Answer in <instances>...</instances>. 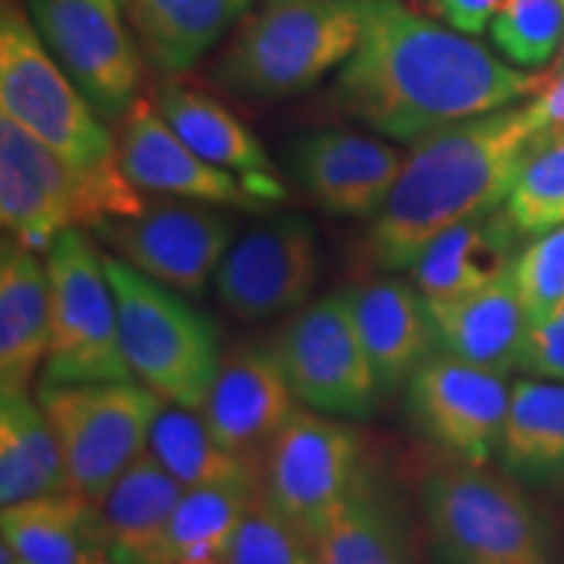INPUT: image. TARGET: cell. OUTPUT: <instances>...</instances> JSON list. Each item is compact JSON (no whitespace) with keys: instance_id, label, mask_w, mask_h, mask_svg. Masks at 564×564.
<instances>
[{"instance_id":"cell-34","label":"cell","mask_w":564,"mask_h":564,"mask_svg":"<svg viewBox=\"0 0 564 564\" xmlns=\"http://www.w3.org/2000/svg\"><path fill=\"white\" fill-rule=\"evenodd\" d=\"M514 282L528 324L544 322L564 306V225L535 236L514 259Z\"/></svg>"},{"instance_id":"cell-28","label":"cell","mask_w":564,"mask_h":564,"mask_svg":"<svg viewBox=\"0 0 564 564\" xmlns=\"http://www.w3.org/2000/svg\"><path fill=\"white\" fill-rule=\"evenodd\" d=\"M499 455L507 474L523 481L564 484V382H514Z\"/></svg>"},{"instance_id":"cell-15","label":"cell","mask_w":564,"mask_h":564,"mask_svg":"<svg viewBox=\"0 0 564 564\" xmlns=\"http://www.w3.org/2000/svg\"><path fill=\"white\" fill-rule=\"evenodd\" d=\"M403 158L384 141L358 131L303 133L288 150V171L316 207L333 217H377Z\"/></svg>"},{"instance_id":"cell-36","label":"cell","mask_w":564,"mask_h":564,"mask_svg":"<svg viewBox=\"0 0 564 564\" xmlns=\"http://www.w3.org/2000/svg\"><path fill=\"white\" fill-rule=\"evenodd\" d=\"M449 26L463 34H481L505 0H429Z\"/></svg>"},{"instance_id":"cell-2","label":"cell","mask_w":564,"mask_h":564,"mask_svg":"<svg viewBox=\"0 0 564 564\" xmlns=\"http://www.w3.org/2000/svg\"><path fill=\"white\" fill-rule=\"evenodd\" d=\"M531 102L449 123L413 141L369 232L371 262L411 270L419 253L453 225L502 207L539 141Z\"/></svg>"},{"instance_id":"cell-25","label":"cell","mask_w":564,"mask_h":564,"mask_svg":"<svg viewBox=\"0 0 564 564\" xmlns=\"http://www.w3.org/2000/svg\"><path fill=\"white\" fill-rule=\"evenodd\" d=\"M251 11V0H126L139 51L162 74L194 68Z\"/></svg>"},{"instance_id":"cell-16","label":"cell","mask_w":564,"mask_h":564,"mask_svg":"<svg viewBox=\"0 0 564 564\" xmlns=\"http://www.w3.org/2000/svg\"><path fill=\"white\" fill-rule=\"evenodd\" d=\"M295 403L274 348H241L220 364L199 413L225 449L259 468Z\"/></svg>"},{"instance_id":"cell-29","label":"cell","mask_w":564,"mask_h":564,"mask_svg":"<svg viewBox=\"0 0 564 564\" xmlns=\"http://www.w3.org/2000/svg\"><path fill=\"white\" fill-rule=\"evenodd\" d=\"M259 481L186 489L162 544L160 564L225 560L232 535L249 510Z\"/></svg>"},{"instance_id":"cell-9","label":"cell","mask_w":564,"mask_h":564,"mask_svg":"<svg viewBox=\"0 0 564 564\" xmlns=\"http://www.w3.org/2000/svg\"><path fill=\"white\" fill-rule=\"evenodd\" d=\"M295 400L327 415L366 419L373 413L379 384L352 308V291L306 303L274 345Z\"/></svg>"},{"instance_id":"cell-26","label":"cell","mask_w":564,"mask_h":564,"mask_svg":"<svg viewBox=\"0 0 564 564\" xmlns=\"http://www.w3.org/2000/svg\"><path fill=\"white\" fill-rule=\"evenodd\" d=\"M0 533L24 564H97L108 560L100 507L74 491L3 507Z\"/></svg>"},{"instance_id":"cell-19","label":"cell","mask_w":564,"mask_h":564,"mask_svg":"<svg viewBox=\"0 0 564 564\" xmlns=\"http://www.w3.org/2000/svg\"><path fill=\"white\" fill-rule=\"evenodd\" d=\"M308 546L316 564H413L403 507L384 476L366 463Z\"/></svg>"},{"instance_id":"cell-38","label":"cell","mask_w":564,"mask_h":564,"mask_svg":"<svg viewBox=\"0 0 564 564\" xmlns=\"http://www.w3.org/2000/svg\"><path fill=\"white\" fill-rule=\"evenodd\" d=\"M97 564H112V562H97Z\"/></svg>"},{"instance_id":"cell-13","label":"cell","mask_w":564,"mask_h":564,"mask_svg":"<svg viewBox=\"0 0 564 564\" xmlns=\"http://www.w3.org/2000/svg\"><path fill=\"white\" fill-rule=\"evenodd\" d=\"M319 264L314 225L301 215H278L230 246L215 288L223 306L238 319H272L306 306Z\"/></svg>"},{"instance_id":"cell-21","label":"cell","mask_w":564,"mask_h":564,"mask_svg":"<svg viewBox=\"0 0 564 564\" xmlns=\"http://www.w3.org/2000/svg\"><path fill=\"white\" fill-rule=\"evenodd\" d=\"M429 306L442 352L502 377L518 369L531 324L514 282V264L474 293Z\"/></svg>"},{"instance_id":"cell-8","label":"cell","mask_w":564,"mask_h":564,"mask_svg":"<svg viewBox=\"0 0 564 564\" xmlns=\"http://www.w3.org/2000/svg\"><path fill=\"white\" fill-rule=\"evenodd\" d=\"M45 267L51 348L42 382H133L102 253L79 228H66L47 251Z\"/></svg>"},{"instance_id":"cell-30","label":"cell","mask_w":564,"mask_h":564,"mask_svg":"<svg viewBox=\"0 0 564 564\" xmlns=\"http://www.w3.org/2000/svg\"><path fill=\"white\" fill-rule=\"evenodd\" d=\"M150 453L186 489L238 481H259V468L225 449L199 411L162 408L150 434Z\"/></svg>"},{"instance_id":"cell-27","label":"cell","mask_w":564,"mask_h":564,"mask_svg":"<svg viewBox=\"0 0 564 564\" xmlns=\"http://www.w3.org/2000/svg\"><path fill=\"white\" fill-rule=\"evenodd\" d=\"M58 436L30 390H0V507L68 494Z\"/></svg>"},{"instance_id":"cell-5","label":"cell","mask_w":564,"mask_h":564,"mask_svg":"<svg viewBox=\"0 0 564 564\" xmlns=\"http://www.w3.org/2000/svg\"><path fill=\"white\" fill-rule=\"evenodd\" d=\"M440 564H554L552 528L523 489L481 465H449L421 486Z\"/></svg>"},{"instance_id":"cell-3","label":"cell","mask_w":564,"mask_h":564,"mask_svg":"<svg viewBox=\"0 0 564 564\" xmlns=\"http://www.w3.org/2000/svg\"><path fill=\"white\" fill-rule=\"evenodd\" d=\"M366 0H264L232 32L212 79L238 97L288 100L356 53Z\"/></svg>"},{"instance_id":"cell-33","label":"cell","mask_w":564,"mask_h":564,"mask_svg":"<svg viewBox=\"0 0 564 564\" xmlns=\"http://www.w3.org/2000/svg\"><path fill=\"white\" fill-rule=\"evenodd\" d=\"M223 564H316V560L306 535L270 502L264 489H259Z\"/></svg>"},{"instance_id":"cell-23","label":"cell","mask_w":564,"mask_h":564,"mask_svg":"<svg viewBox=\"0 0 564 564\" xmlns=\"http://www.w3.org/2000/svg\"><path fill=\"white\" fill-rule=\"evenodd\" d=\"M183 494L186 486L150 449L141 453L100 505L108 560L112 564H160L167 525Z\"/></svg>"},{"instance_id":"cell-24","label":"cell","mask_w":564,"mask_h":564,"mask_svg":"<svg viewBox=\"0 0 564 564\" xmlns=\"http://www.w3.org/2000/svg\"><path fill=\"white\" fill-rule=\"evenodd\" d=\"M51 348V280L37 253L17 238L0 259V390H30Z\"/></svg>"},{"instance_id":"cell-35","label":"cell","mask_w":564,"mask_h":564,"mask_svg":"<svg viewBox=\"0 0 564 564\" xmlns=\"http://www.w3.org/2000/svg\"><path fill=\"white\" fill-rule=\"evenodd\" d=\"M518 369L531 377L564 382V306L528 327Z\"/></svg>"},{"instance_id":"cell-20","label":"cell","mask_w":564,"mask_h":564,"mask_svg":"<svg viewBox=\"0 0 564 564\" xmlns=\"http://www.w3.org/2000/svg\"><path fill=\"white\" fill-rule=\"evenodd\" d=\"M520 236L505 207L457 223L419 253L411 267L413 285L429 303L474 293L510 270Z\"/></svg>"},{"instance_id":"cell-11","label":"cell","mask_w":564,"mask_h":564,"mask_svg":"<svg viewBox=\"0 0 564 564\" xmlns=\"http://www.w3.org/2000/svg\"><path fill=\"white\" fill-rule=\"evenodd\" d=\"M361 434L312 408H295L264 457V494L306 541L364 468Z\"/></svg>"},{"instance_id":"cell-1","label":"cell","mask_w":564,"mask_h":564,"mask_svg":"<svg viewBox=\"0 0 564 564\" xmlns=\"http://www.w3.org/2000/svg\"><path fill=\"white\" fill-rule=\"evenodd\" d=\"M552 74L510 68L481 42L400 3L366 0L356 53L337 68L333 100L343 116L394 141L539 95Z\"/></svg>"},{"instance_id":"cell-10","label":"cell","mask_w":564,"mask_h":564,"mask_svg":"<svg viewBox=\"0 0 564 564\" xmlns=\"http://www.w3.org/2000/svg\"><path fill=\"white\" fill-rule=\"evenodd\" d=\"M34 30L102 121L129 116L141 51L126 0H26Z\"/></svg>"},{"instance_id":"cell-17","label":"cell","mask_w":564,"mask_h":564,"mask_svg":"<svg viewBox=\"0 0 564 564\" xmlns=\"http://www.w3.org/2000/svg\"><path fill=\"white\" fill-rule=\"evenodd\" d=\"M118 162L126 178L141 192L171 194L215 207H264L243 181H236L230 171L202 160L147 100L133 102L123 118Z\"/></svg>"},{"instance_id":"cell-37","label":"cell","mask_w":564,"mask_h":564,"mask_svg":"<svg viewBox=\"0 0 564 564\" xmlns=\"http://www.w3.org/2000/svg\"><path fill=\"white\" fill-rule=\"evenodd\" d=\"M556 74H564V40H562V58L556 63Z\"/></svg>"},{"instance_id":"cell-31","label":"cell","mask_w":564,"mask_h":564,"mask_svg":"<svg viewBox=\"0 0 564 564\" xmlns=\"http://www.w3.org/2000/svg\"><path fill=\"white\" fill-rule=\"evenodd\" d=\"M523 236H544L564 225V131L541 133L505 202Z\"/></svg>"},{"instance_id":"cell-4","label":"cell","mask_w":564,"mask_h":564,"mask_svg":"<svg viewBox=\"0 0 564 564\" xmlns=\"http://www.w3.org/2000/svg\"><path fill=\"white\" fill-rule=\"evenodd\" d=\"M102 262L133 377L167 405L202 411L223 364L215 324L178 299V291L133 270L116 253Z\"/></svg>"},{"instance_id":"cell-22","label":"cell","mask_w":564,"mask_h":564,"mask_svg":"<svg viewBox=\"0 0 564 564\" xmlns=\"http://www.w3.org/2000/svg\"><path fill=\"white\" fill-rule=\"evenodd\" d=\"M154 108L202 160L230 173H241L253 196L262 202H278L285 196L262 141L215 97L181 84H165L154 91Z\"/></svg>"},{"instance_id":"cell-32","label":"cell","mask_w":564,"mask_h":564,"mask_svg":"<svg viewBox=\"0 0 564 564\" xmlns=\"http://www.w3.org/2000/svg\"><path fill=\"white\" fill-rule=\"evenodd\" d=\"M491 40L518 66H544L564 40V0H505L491 19Z\"/></svg>"},{"instance_id":"cell-7","label":"cell","mask_w":564,"mask_h":564,"mask_svg":"<svg viewBox=\"0 0 564 564\" xmlns=\"http://www.w3.org/2000/svg\"><path fill=\"white\" fill-rule=\"evenodd\" d=\"M37 403L58 436L70 491L102 505L112 484L150 447L167 403L133 382H42Z\"/></svg>"},{"instance_id":"cell-18","label":"cell","mask_w":564,"mask_h":564,"mask_svg":"<svg viewBox=\"0 0 564 564\" xmlns=\"http://www.w3.org/2000/svg\"><path fill=\"white\" fill-rule=\"evenodd\" d=\"M352 308L364 348L384 392L411 382L429 358L442 350L432 306L403 280H373L352 291Z\"/></svg>"},{"instance_id":"cell-39","label":"cell","mask_w":564,"mask_h":564,"mask_svg":"<svg viewBox=\"0 0 564 564\" xmlns=\"http://www.w3.org/2000/svg\"><path fill=\"white\" fill-rule=\"evenodd\" d=\"M19 564H24V562H21V560H19Z\"/></svg>"},{"instance_id":"cell-14","label":"cell","mask_w":564,"mask_h":564,"mask_svg":"<svg viewBox=\"0 0 564 564\" xmlns=\"http://www.w3.org/2000/svg\"><path fill=\"white\" fill-rule=\"evenodd\" d=\"M97 230L133 270L188 295L204 293L232 246L230 217L202 202L158 204Z\"/></svg>"},{"instance_id":"cell-6","label":"cell","mask_w":564,"mask_h":564,"mask_svg":"<svg viewBox=\"0 0 564 564\" xmlns=\"http://www.w3.org/2000/svg\"><path fill=\"white\" fill-rule=\"evenodd\" d=\"M0 102L3 112L76 171L123 173L116 141L47 51L19 0H3L0 11Z\"/></svg>"},{"instance_id":"cell-12","label":"cell","mask_w":564,"mask_h":564,"mask_svg":"<svg viewBox=\"0 0 564 564\" xmlns=\"http://www.w3.org/2000/svg\"><path fill=\"white\" fill-rule=\"evenodd\" d=\"M405 387L413 426L444 455L484 465L499 453L512 398L502 373L436 352Z\"/></svg>"}]
</instances>
